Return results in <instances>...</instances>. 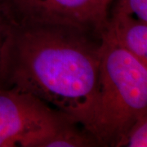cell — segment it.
Listing matches in <instances>:
<instances>
[{
  "label": "cell",
  "mask_w": 147,
  "mask_h": 147,
  "mask_svg": "<svg viewBox=\"0 0 147 147\" xmlns=\"http://www.w3.org/2000/svg\"><path fill=\"white\" fill-rule=\"evenodd\" d=\"M100 34L78 27L13 21L0 84L29 94L88 131L99 76Z\"/></svg>",
  "instance_id": "cell-1"
},
{
  "label": "cell",
  "mask_w": 147,
  "mask_h": 147,
  "mask_svg": "<svg viewBox=\"0 0 147 147\" xmlns=\"http://www.w3.org/2000/svg\"><path fill=\"white\" fill-rule=\"evenodd\" d=\"M147 114V65L101 38L99 76L88 131L100 146L117 147L140 116Z\"/></svg>",
  "instance_id": "cell-2"
},
{
  "label": "cell",
  "mask_w": 147,
  "mask_h": 147,
  "mask_svg": "<svg viewBox=\"0 0 147 147\" xmlns=\"http://www.w3.org/2000/svg\"><path fill=\"white\" fill-rule=\"evenodd\" d=\"M72 122L35 97L0 84V147H42Z\"/></svg>",
  "instance_id": "cell-3"
},
{
  "label": "cell",
  "mask_w": 147,
  "mask_h": 147,
  "mask_svg": "<svg viewBox=\"0 0 147 147\" xmlns=\"http://www.w3.org/2000/svg\"><path fill=\"white\" fill-rule=\"evenodd\" d=\"M12 21L57 24L101 34L108 17L102 0H3Z\"/></svg>",
  "instance_id": "cell-4"
},
{
  "label": "cell",
  "mask_w": 147,
  "mask_h": 147,
  "mask_svg": "<svg viewBox=\"0 0 147 147\" xmlns=\"http://www.w3.org/2000/svg\"><path fill=\"white\" fill-rule=\"evenodd\" d=\"M100 38L127 51L147 65V22L112 11L107 17Z\"/></svg>",
  "instance_id": "cell-5"
},
{
  "label": "cell",
  "mask_w": 147,
  "mask_h": 147,
  "mask_svg": "<svg viewBox=\"0 0 147 147\" xmlns=\"http://www.w3.org/2000/svg\"><path fill=\"white\" fill-rule=\"evenodd\" d=\"M147 146V114L140 116L121 139L117 147Z\"/></svg>",
  "instance_id": "cell-6"
},
{
  "label": "cell",
  "mask_w": 147,
  "mask_h": 147,
  "mask_svg": "<svg viewBox=\"0 0 147 147\" xmlns=\"http://www.w3.org/2000/svg\"><path fill=\"white\" fill-rule=\"evenodd\" d=\"M112 11L123 13L147 22V0H116Z\"/></svg>",
  "instance_id": "cell-7"
},
{
  "label": "cell",
  "mask_w": 147,
  "mask_h": 147,
  "mask_svg": "<svg viewBox=\"0 0 147 147\" xmlns=\"http://www.w3.org/2000/svg\"><path fill=\"white\" fill-rule=\"evenodd\" d=\"M12 23L13 21L6 9L5 6L2 1H0V57L3 44L10 31Z\"/></svg>",
  "instance_id": "cell-8"
},
{
  "label": "cell",
  "mask_w": 147,
  "mask_h": 147,
  "mask_svg": "<svg viewBox=\"0 0 147 147\" xmlns=\"http://www.w3.org/2000/svg\"><path fill=\"white\" fill-rule=\"evenodd\" d=\"M113 0H102V3H103V5L105 7V8L106 10L108 11L109 9V7H110V3H111V2H112Z\"/></svg>",
  "instance_id": "cell-9"
},
{
  "label": "cell",
  "mask_w": 147,
  "mask_h": 147,
  "mask_svg": "<svg viewBox=\"0 0 147 147\" xmlns=\"http://www.w3.org/2000/svg\"><path fill=\"white\" fill-rule=\"evenodd\" d=\"M0 1H2V2H3V0H0Z\"/></svg>",
  "instance_id": "cell-10"
}]
</instances>
